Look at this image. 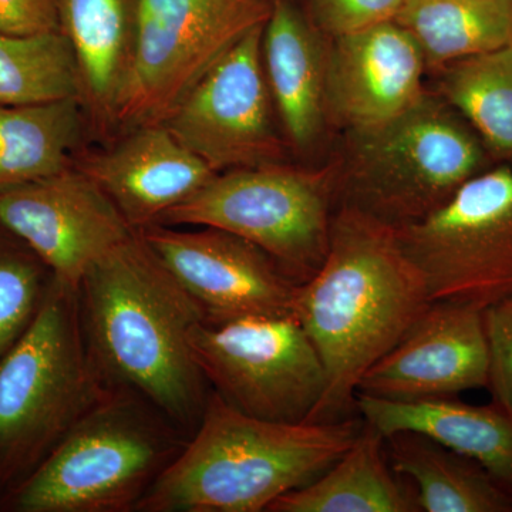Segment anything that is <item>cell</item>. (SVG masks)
Wrapping results in <instances>:
<instances>
[{"instance_id": "cell-1", "label": "cell", "mask_w": 512, "mask_h": 512, "mask_svg": "<svg viewBox=\"0 0 512 512\" xmlns=\"http://www.w3.org/2000/svg\"><path fill=\"white\" fill-rule=\"evenodd\" d=\"M431 302L396 228L339 204L325 261L298 285L293 301L326 372L325 394L308 423L349 419L360 379Z\"/></svg>"}, {"instance_id": "cell-2", "label": "cell", "mask_w": 512, "mask_h": 512, "mask_svg": "<svg viewBox=\"0 0 512 512\" xmlns=\"http://www.w3.org/2000/svg\"><path fill=\"white\" fill-rule=\"evenodd\" d=\"M77 299L87 350L107 389L143 397L190 437L211 394L190 345L205 313L138 231L86 272Z\"/></svg>"}, {"instance_id": "cell-3", "label": "cell", "mask_w": 512, "mask_h": 512, "mask_svg": "<svg viewBox=\"0 0 512 512\" xmlns=\"http://www.w3.org/2000/svg\"><path fill=\"white\" fill-rule=\"evenodd\" d=\"M363 420L278 423L229 406L217 393L137 512H262L312 483L352 446Z\"/></svg>"}, {"instance_id": "cell-4", "label": "cell", "mask_w": 512, "mask_h": 512, "mask_svg": "<svg viewBox=\"0 0 512 512\" xmlns=\"http://www.w3.org/2000/svg\"><path fill=\"white\" fill-rule=\"evenodd\" d=\"M190 437L143 397L109 389L13 488L22 512L137 511Z\"/></svg>"}, {"instance_id": "cell-5", "label": "cell", "mask_w": 512, "mask_h": 512, "mask_svg": "<svg viewBox=\"0 0 512 512\" xmlns=\"http://www.w3.org/2000/svg\"><path fill=\"white\" fill-rule=\"evenodd\" d=\"M77 289L53 276L33 322L0 359V484H19L107 392Z\"/></svg>"}, {"instance_id": "cell-6", "label": "cell", "mask_w": 512, "mask_h": 512, "mask_svg": "<svg viewBox=\"0 0 512 512\" xmlns=\"http://www.w3.org/2000/svg\"><path fill=\"white\" fill-rule=\"evenodd\" d=\"M338 198L392 227L426 217L480 173L476 138L426 93L377 126L348 130Z\"/></svg>"}, {"instance_id": "cell-7", "label": "cell", "mask_w": 512, "mask_h": 512, "mask_svg": "<svg viewBox=\"0 0 512 512\" xmlns=\"http://www.w3.org/2000/svg\"><path fill=\"white\" fill-rule=\"evenodd\" d=\"M336 165L302 170L281 163L215 174L157 224L197 225L247 239L296 284L311 279L328 254Z\"/></svg>"}, {"instance_id": "cell-8", "label": "cell", "mask_w": 512, "mask_h": 512, "mask_svg": "<svg viewBox=\"0 0 512 512\" xmlns=\"http://www.w3.org/2000/svg\"><path fill=\"white\" fill-rule=\"evenodd\" d=\"M190 345L212 392L256 419L305 423L325 394V366L293 313L202 319Z\"/></svg>"}, {"instance_id": "cell-9", "label": "cell", "mask_w": 512, "mask_h": 512, "mask_svg": "<svg viewBox=\"0 0 512 512\" xmlns=\"http://www.w3.org/2000/svg\"><path fill=\"white\" fill-rule=\"evenodd\" d=\"M394 228L431 301L485 309L511 298V165L474 175L426 217Z\"/></svg>"}, {"instance_id": "cell-10", "label": "cell", "mask_w": 512, "mask_h": 512, "mask_svg": "<svg viewBox=\"0 0 512 512\" xmlns=\"http://www.w3.org/2000/svg\"><path fill=\"white\" fill-rule=\"evenodd\" d=\"M271 8L272 0H140L136 55L114 120L131 130L163 123Z\"/></svg>"}, {"instance_id": "cell-11", "label": "cell", "mask_w": 512, "mask_h": 512, "mask_svg": "<svg viewBox=\"0 0 512 512\" xmlns=\"http://www.w3.org/2000/svg\"><path fill=\"white\" fill-rule=\"evenodd\" d=\"M265 23L242 37L161 123L217 174L279 163L284 154L262 60Z\"/></svg>"}, {"instance_id": "cell-12", "label": "cell", "mask_w": 512, "mask_h": 512, "mask_svg": "<svg viewBox=\"0 0 512 512\" xmlns=\"http://www.w3.org/2000/svg\"><path fill=\"white\" fill-rule=\"evenodd\" d=\"M0 225L57 281L74 289L96 262L136 232L89 175L67 168L0 190Z\"/></svg>"}, {"instance_id": "cell-13", "label": "cell", "mask_w": 512, "mask_h": 512, "mask_svg": "<svg viewBox=\"0 0 512 512\" xmlns=\"http://www.w3.org/2000/svg\"><path fill=\"white\" fill-rule=\"evenodd\" d=\"M137 231L205 319L293 313L298 284L247 239L211 227L177 231L151 224Z\"/></svg>"}, {"instance_id": "cell-14", "label": "cell", "mask_w": 512, "mask_h": 512, "mask_svg": "<svg viewBox=\"0 0 512 512\" xmlns=\"http://www.w3.org/2000/svg\"><path fill=\"white\" fill-rule=\"evenodd\" d=\"M483 309L434 301L394 348L360 379L357 393L380 399L454 397L487 387Z\"/></svg>"}, {"instance_id": "cell-15", "label": "cell", "mask_w": 512, "mask_h": 512, "mask_svg": "<svg viewBox=\"0 0 512 512\" xmlns=\"http://www.w3.org/2000/svg\"><path fill=\"white\" fill-rule=\"evenodd\" d=\"M426 69L416 40L394 20L335 37L326 59V117L348 130L392 120L427 93Z\"/></svg>"}, {"instance_id": "cell-16", "label": "cell", "mask_w": 512, "mask_h": 512, "mask_svg": "<svg viewBox=\"0 0 512 512\" xmlns=\"http://www.w3.org/2000/svg\"><path fill=\"white\" fill-rule=\"evenodd\" d=\"M80 171L109 195L136 231L157 224L217 174L164 124L133 128L116 147L89 158Z\"/></svg>"}, {"instance_id": "cell-17", "label": "cell", "mask_w": 512, "mask_h": 512, "mask_svg": "<svg viewBox=\"0 0 512 512\" xmlns=\"http://www.w3.org/2000/svg\"><path fill=\"white\" fill-rule=\"evenodd\" d=\"M355 407L384 439L402 431L423 434L476 461L512 497V416L497 404L474 406L456 396L403 402L357 393Z\"/></svg>"}, {"instance_id": "cell-18", "label": "cell", "mask_w": 512, "mask_h": 512, "mask_svg": "<svg viewBox=\"0 0 512 512\" xmlns=\"http://www.w3.org/2000/svg\"><path fill=\"white\" fill-rule=\"evenodd\" d=\"M326 59L315 25L289 0H272L262 60L269 93L295 147L315 143L325 123Z\"/></svg>"}, {"instance_id": "cell-19", "label": "cell", "mask_w": 512, "mask_h": 512, "mask_svg": "<svg viewBox=\"0 0 512 512\" xmlns=\"http://www.w3.org/2000/svg\"><path fill=\"white\" fill-rule=\"evenodd\" d=\"M140 0H62V32L79 70L82 101L113 119L136 55Z\"/></svg>"}, {"instance_id": "cell-20", "label": "cell", "mask_w": 512, "mask_h": 512, "mask_svg": "<svg viewBox=\"0 0 512 512\" xmlns=\"http://www.w3.org/2000/svg\"><path fill=\"white\" fill-rule=\"evenodd\" d=\"M384 437L363 421L352 446L312 483L289 491L268 512H416L414 491L387 464Z\"/></svg>"}, {"instance_id": "cell-21", "label": "cell", "mask_w": 512, "mask_h": 512, "mask_svg": "<svg viewBox=\"0 0 512 512\" xmlns=\"http://www.w3.org/2000/svg\"><path fill=\"white\" fill-rule=\"evenodd\" d=\"M390 466L412 480L420 511L512 512V497L476 461L423 434L387 437Z\"/></svg>"}, {"instance_id": "cell-22", "label": "cell", "mask_w": 512, "mask_h": 512, "mask_svg": "<svg viewBox=\"0 0 512 512\" xmlns=\"http://www.w3.org/2000/svg\"><path fill=\"white\" fill-rule=\"evenodd\" d=\"M394 22L429 69L512 46V0H404Z\"/></svg>"}, {"instance_id": "cell-23", "label": "cell", "mask_w": 512, "mask_h": 512, "mask_svg": "<svg viewBox=\"0 0 512 512\" xmlns=\"http://www.w3.org/2000/svg\"><path fill=\"white\" fill-rule=\"evenodd\" d=\"M79 99L0 104V190L60 173L80 133Z\"/></svg>"}, {"instance_id": "cell-24", "label": "cell", "mask_w": 512, "mask_h": 512, "mask_svg": "<svg viewBox=\"0 0 512 512\" xmlns=\"http://www.w3.org/2000/svg\"><path fill=\"white\" fill-rule=\"evenodd\" d=\"M440 92L495 153L512 158V46L441 67Z\"/></svg>"}, {"instance_id": "cell-25", "label": "cell", "mask_w": 512, "mask_h": 512, "mask_svg": "<svg viewBox=\"0 0 512 512\" xmlns=\"http://www.w3.org/2000/svg\"><path fill=\"white\" fill-rule=\"evenodd\" d=\"M82 101L79 70L62 30L39 35L0 33V104L32 106Z\"/></svg>"}, {"instance_id": "cell-26", "label": "cell", "mask_w": 512, "mask_h": 512, "mask_svg": "<svg viewBox=\"0 0 512 512\" xmlns=\"http://www.w3.org/2000/svg\"><path fill=\"white\" fill-rule=\"evenodd\" d=\"M52 279L32 251L0 245V359L35 319Z\"/></svg>"}, {"instance_id": "cell-27", "label": "cell", "mask_w": 512, "mask_h": 512, "mask_svg": "<svg viewBox=\"0 0 512 512\" xmlns=\"http://www.w3.org/2000/svg\"><path fill=\"white\" fill-rule=\"evenodd\" d=\"M493 403L512 416V296L483 309Z\"/></svg>"}, {"instance_id": "cell-28", "label": "cell", "mask_w": 512, "mask_h": 512, "mask_svg": "<svg viewBox=\"0 0 512 512\" xmlns=\"http://www.w3.org/2000/svg\"><path fill=\"white\" fill-rule=\"evenodd\" d=\"M404 0H311L312 23L332 39L390 22Z\"/></svg>"}, {"instance_id": "cell-29", "label": "cell", "mask_w": 512, "mask_h": 512, "mask_svg": "<svg viewBox=\"0 0 512 512\" xmlns=\"http://www.w3.org/2000/svg\"><path fill=\"white\" fill-rule=\"evenodd\" d=\"M62 30V0H0V33L39 35Z\"/></svg>"}]
</instances>
